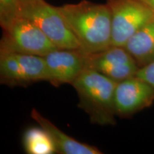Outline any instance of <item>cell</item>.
<instances>
[{
	"label": "cell",
	"instance_id": "cell-1",
	"mask_svg": "<svg viewBox=\"0 0 154 154\" xmlns=\"http://www.w3.org/2000/svg\"><path fill=\"white\" fill-rule=\"evenodd\" d=\"M84 54L104 50L111 45V17L107 4L82 0L59 7Z\"/></svg>",
	"mask_w": 154,
	"mask_h": 154
},
{
	"label": "cell",
	"instance_id": "cell-2",
	"mask_svg": "<svg viewBox=\"0 0 154 154\" xmlns=\"http://www.w3.org/2000/svg\"><path fill=\"white\" fill-rule=\"evenodd\" d=\"M118 82L95 70L84 69L71 85L76 90L78 106L87 113L92 124L115 125V90Z\"/></svg>",
	"mask_w": 154,
	"mask_h": 154
},
{
	"label": "cell",
	"instance_id": "cell-3",
	"mask_svg": "<svg viewBox=\"0 0 154 154\" xmlns=\"http://www.w3.org/2000/svg\"><path fill=\"white\" fill-rule=\"evenodd\" d=\"M22 4V17L36 24L57 49H80L79 44L59 7L44 0H27Z\"/></svg>",
	"mask_w": 154,
	"mask_h": 154
},
{
	"label": "cell",
	"instance_id": "cell-4",
	"mask_svg": "<svg viewBox=\"0 0 154 154\" xmlns=\"http://www.w3.org/2000/svg\"><path fill=\"white\" fill-rule=\"evenodd\" d=\"M2 30L0 52L44 57L57 49L36 24L24 17Z\"/></svg>",
	"mask_w": 154,
	"mask_h": 154
},
{
	"label": "cell",
	"instance_id": "cell-5",
	"mask_svg": "<svg viewBox=\"0 0 154 154\" xmlns=\"http://www.w3.org/2000/svg\"><path fill=\"white\" fill-rule=\"evenodd\" d=\"M111 17V45L124 47L138 29L154 19V11L138 0H106Z\"/></svg>",
	"mask_w": 154,
	"mask_h": 154
},
{
	"label": "cell",
	"instance_id": "cell-6",
	"mask_svg": "<svg viewBox=\"0 0 154 154\" xmlns=\"http://www.w3.org/2000/svg\"><path fill=\"white\" fill-rule=\"evenodd\" d=\"M47 79L44 57L0 52L1 84L25 87L38 82H47Z\"/></svg>",
	"mask_w": 154,
	"mask_h": 154
},
{
	"label": "cell",
	"instance_id": "cell-7",
	"mask_svg": "<svg viewBox=\"0 0 154 154\" xmlns=\"http://www.w3.org/2000/svg\"><path fill=\"white\" fill-rule=\"evenodd\" d=\"M84 62L85 69L95 70L118 83L135 76L139 69L127 50L117 46H111L98 52L84 54Z\"/></svg>",
	"mask_w": 154,
	"mask_h": 154
},
{
	"label": "cell",
	"instance_id": "cell-8",
	"mask_svg": "<svg viewBox=\"0 0 154 154\" xmlns=\"http://www.w3.org/2000/svg\"><path fill=\"white\" fill-rule=\"evenodd\" d=\"M154 101V87L136 76L117 84L114 95L116 115L129 117L148 108Z\"/></svg>",
	"mask_w": 154,
	"mask_h": 154
},
{
	"label": "cell",
	"instance_id": "cell-9",
	"mask_svg": "<svg viewBox=\"0 0 154 154\" xmlns=\"http://www.w3.org/2000/svg\"><path fill=\"white\" fill-rule=\"evenodd\" d=\"M47 82L55 86L72 84L85 69L84 54L80 49H56L44 56Z\"/></svg>",
	"mask_w": 154,
	"mask_h": 154
},
{
	"label": "cell",
	"instance_id": "cell-10",
	"mask_svg": "<svg viewBox=\"0 0 154 154\" xmlns=\"http://www.w3.org/2000/svg\"><path fill=\"white\" fill-rule=\"evenodd\" d=\"M31 116L45 130L52 140L57 153L61 154H101L102 152L94 146L81 143L58 128L55 125L35 109L31 111Z\"/></svg>",
	"mask_w": 154,
	"mask_h": 154
},
{
	"label": "cell",
	"instance_id": "cell-11",
	"mask_svg": "<svg viewBox=\"0 0 154 154\" xmlns=\"http://www.w3.org/2000/svg\"><path fill=\"white\" fill-rule=\"evenodd\" d=\"M124 47L139 68L154 61V19L138 29Z\"/></svg>",
	"mask_w": 154,
	"mask_h": 154
},
{
	"label": "cell",
	"instance_id": "cell-12",
	"mask_svg": "<svg viewBox=\"0 0 154 154\" xmlns=\"http://www.w3.org/2000/svg\"><path fill=\"white\" fill-rule=\"evenodd\" d=\"M25 151L29 154H53L57 150L49 135L42 127L26 130L23 138Z\"/></svg>",
	"mask_w": 154,
	"mask_h": 154
},
{
	"label": "cell",
	"instance_id": "cell-13",
	"mask_svg": "<svg viewBox=\"0 0 154 154\" xmlns=\"http://www.w3.org/2000/svg\"><path fill=\"white\" fill-rule=\"evenodd\" d=\"M22 9L21 0H0V25L2 29L22 17Z\"/></svg>",
	"mask_w": 154,
	"mask_h": 154
},
{
	"label": "cell",
	"instance_id": "cell-14",
	"mask_svg": "<svg viewBox=\"0 0 154 154\" xmlns=\"http://www.w3.org/2000/svg\"><path fill=\"white\" fill-rule=\"evenodd\" d=\"M136 76L154 87V61L146 66L139 68Z\"/></svg>",
	"mask_w": 154,
	"mask_h": 154
},
{
	"label": "cell",
	"instance_id": "cell-15",
	"mask_svg": "<svg viewBox=\"0 0 154 154\" xmlns=\"http://www.w3.org/2000/svg\"><path fill=\"white\" fill-rule=\"evenodd\" d=\"M138 1L143 3L144 5H146L150 9L154 11V0H138Z\"/></svg>",
	"mask_w": 154,
	"mask_h": 154
},
{
	"label": "cell",
	"instance_id": "cell-16",
	"mask_svg": "<svg viewBox=\"0 0 154 154\" xmlns=\"http://www.w3.org/2000/svg\"><path fill=\"white\" fill-rule=\"evenodd\" d=\"M22 1V3L23 2H25V1H27V0H21Z\"/></svg>",
	"mask_w": 154,
	"mask_h": 154
}]
</instances>
